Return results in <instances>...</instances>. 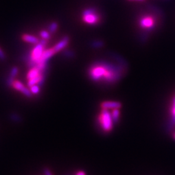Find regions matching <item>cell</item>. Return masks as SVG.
I'll return each instance as SVG.
<instances>
[{
	"label": "cell",
	"instance_id": "4fadbf2b",
	"mask_svg": "<svg viewBox=\"0 0 175 175\" xmlns=\"http://www.w3.org/2000/svg\"><path fill=\"white\" fill-rule=\"evenodd\" d=\"M119 114H120V112H119V108L113 109L112 111V113H111V115H112V117L113 121L114 122L116 123L117 121H118V119H119Z\"/></svg>",
	"mask_w": 175,
	"mask_h": 175
},
{
	"label": "cell",
	"instance_id": "277c9868",
	"mask_svg": "<svg viewBox=\"0 0 175 175\" xmlns=\"http://www.w3.org/2000/svg\"><path fill=\"white\" fill-rule=\"evenodd\" d=\"M83 20L88 24L93 25L96 24L99 21V16L93 9H89L84 11Z\"/></svg>",
	"mask_w": 175,
	"mask_h": 175
},
{
	"label": "cell",
	"instance_id": "ba28073f",
	"mask_svg": "<svg viewBox=\"0 0 175 175\" xmlns=\"http://www.w3.org/2000/svg\"><path fill=\"white\" fill-rule=\"evenodd\" d=\"M101 108L103 109H115V108H120L121 107V104L119 102H115V101H105L103 103H101Z\"/></svg>",
	"mask_w": 175,
	"mask_h": 175
},
{
	"label": "cell",
	"instance_id": "2e32d148",
	"mask_svg": "<svg viewBox=\"0 0 175 175\" xmlns=\"http://www.w3.org/2000/svg\"><path fill=\"white\" fill-rule=\"evenodd\" d=\"M34 94H37L40 92V88L38 86L34 85L31 87V90H30Z\"/></svg>",
	"mask_w": 175,
	"mask_h": 175
},
{
	"label": "cell",
	"instance_id": "52a82bcc",
	"mask_svg": "<svg viewBox=\"0 0 175 175\" xmlns=\"http://www.w3.org/2000/svg\"><path fill=\"white\" fill-rule=\"evenodd\" d=\"M56 53V52H55V50L54 49L53 47L45 50L44 52H43V54H42L41 58H40V60H39L38 64L36 65L46 64V61L49 59V58H50L52 56H53Z\"/></svg>",
	"mask_w": 175,
	"mask_h": 175
},
{
	"label": "cell",
	"instance_id": "5b68a950",
	"mask_svg": "<svg viewBox=\"0 0 175 175\" xmlns=\"http://www.w3.org/2000/svg\"><path fill=\"white\" fill-rule=\"evenodd\" d=\"M155 24V20L153 16H143L140 21V26L143 29H152Z\"/></svg>",
	"mask_w": 175,
	"mask_h": 175
},
{
	"label": "cell",
	"instance_id": "ffe728a7",
	"mask_svg": "<svg viewBox=\"0 0 175 175\" xmlns=\"http://www.w3.org/2000/svg\"><path fill=\"white\" fill-rule=\"evenodd\" d=\"M130 1H143V0H130Z\"/></svg>",
	"mask_w": 175,
	"mask_h": 175
},
{
	"label": "cell",
	"instance_id": "9c48e42d",
	"mask_svg": "<svg viewBox=\"0 0 175 175\" xmlns=\"http://www.w3.org/2000/svg\"><path fill=\"white\" fill-rule=\"evenodd\" d=\"M68 42H69V38L65 37L61 42H58L57 44H56L53 48L55 50V52L57 53L58 52H60V51L62 50V49H64L65 47H66L67 45L68 44Z\"/></svg>",
	"mask_w": 175,
	"mask_h": 175
},
{
	"label": "cell",
	"instance_id": "9a60e30c",
	"mask_svg": "<svg viewBox=\"0 0 175 175\" xmlns=\"http://www.w3.org/2000/svg\"><path fill=\"white\" fill-rule=\"evenodd\" d=\"M40 36L42 38V39L47 40L50 38V34L48 32H47L46 31H42L40 32Z\"/></svg>",
	"mask_w": 175,
	"mask_h": 175
},
{
	"label": "cell",
	"instance_id": "7a4b0ae2",
	"mask_svg": "<svg viewBox=\"0 0 175 175\" xmlns=\"http://www.w3.org/2000/svg\"><path fill=\"white\" fill-rule=\"evenodd\" d=\"M100 126L105 132H110L113 127V119L108 110L103 109L98 118Z\"/></svg>",
	"mask_w": 175,
	"mask_h": 175
},
{
	"label": "cell",
	"instance_id": "5bb4252c",
	"mask_svg": "<svg viewBox=\"0 0 175 175\" xmlns=\"http://www.w3.org/2000/svg\"><path fill=\"white\" fill-rule=\"evenodd\" d=\"M57 28H58V24L56 22H53L49 25V31L51 33H54L56 31Z\"/></svg>",
	"mask_w": 175,
	"mask_h": 175
},
{
	"label": "cell",
	"instance_id": "e0dca14e",
	"mask_svg": "<svg viewBox=\"0 0 175 175\" xmlns=\"http://www.w3.org/2000/svg\"><path fill=\"white\" fill-rule=\"evenodd\" d=\"M5 58V53H4L3 51L1 49H0V59L4 60Z\"/></svg>",
	"mask_w": 175,
	"mask_h": 175
},
{
	"label": "cell",
	"instance_id": "3957f363",
	"mask_svg": "<svg viewBox=\"0 0 175 175\" xmlns=\"http://www.w3.org/2000/svg\"><path fill=\"white\" fill-rule=\"evenodd\" d=\"M46 43V40L42 39L38 43H37V45L35 46L32 51L31 55V61L33 65L38 64L40 58L43 54V52H44V46Z\"/></svg>",
	"mask_w": 175,
	"mask_h": 175
},
{
	"label": "cell",
	"instance_id": "d6986e66",
	"mask_svg": "<svg viewBox=\"0 0 175 175\" xmlns=\"http://www.w3.org/2000/svg\"><path fill=\"white\" fill-rule=\"evenodd\" d=\"M76 175H86V174L83 171H79L76 174Z\"/></svg>",
	"mask_w": 175,
	"mask_h": 175
},
{
	"label": "cell",
	"instance_id": "6da1fadb",
	"mask_svg": "<svg viewBox=\"0 0 175 175\" xmlns=\"http://www.w3.org/2000/svg\"><path fill=\"white\" fill-rule=\"evenodd\" d=\"M90 77L93 81H104L112 83L117 81L120 75L119 72L111 65L97 64L93 65L90 70Z\"/></svg>",
	"mask_w": 175,
	"mask_h": 175
},
{
	"label": "cell",
	"instance_id": "ac0fdd59",
	"mask_svg": "<svg viewBox=\"0 0 175 175\" xmlns=\"http://www.w3.org/2000/svg\"><path fill=\"white\" fill-rule=\"evenodd\" d=\"M43 173H44L45 175H53L52 172H51L48 169H45L43 170Z\"/></svg>",
	"mask_w": 175,
	"mask_h": 175
},
{
	"label": "cell",
	"instance_id": "44dd1931",
	"mask_svg": "<svg viewBox=\"0 0 175 175\" xmlns=\"http://www.w3.org/2000/svg\"><path fill=\"white\" fill-rule=\"evenodd\" d=\"M174 139H175V134H174Z\"/></svg>",
	"mask_w": 175,
	"mask_h": 175
},
{
	"label": "cell",
	"instance_id": "8992f818",
	"mask_svg": "<svg viewBox=\"0 0 175 175\" xmlns=\"http://www.w3.org/2000/svg\"><path fill=\"white\" fill-rule=\"evenodd\" d=\"M12 86L15 88L16 90H18L21 92L22 93H24L25 96L27 97H31L32 96L31 92L30 90H29L27 88L18 81H14Z\"/></svg>",
	"mask_w": 175,
	"mask_h": 175
},
{
	"label": "cell",
	"instance_id": "7c38bea8",
	"mask_svg": "<svg viewBox=\"0 0 175 175\" xmlns=\"http://www.w3.org/2000/svg\"><path fill=\"white\" fill-rule=\"evenodd\" d=\"M18 73V68L17 67H14L12 68L11 71V74H10V77L8 79V84L9 86H12V84L14 83V78L15 77Z\"/></svg>",
	"mask_w": 175,
	"mask_h": 175
},
{
	"label": "cell",
	"instance_id": "8fae6325",
	"mask_svg": "<svg viewBox=\"0 0 175 175\" xmlns=\"http://www.w3.org/2000/svg\"><path fill=\"white\" fill-rule=\"evenodd\" d=\"M21 38H22V40H24L25 42L34 43V44H37V43H38L39 42H40V40H38V38H36V36H32V35H30V34H25L22 35Z\"/></svg>",
	"mask_w": 175,
	"mask_h": 175
},
{
	"label": "cell",
	"instance_id": "30bf717a",
	"mask_svg": "<svg viewBox=\"0 0 175 175\" xmlns=\"http://www.w3.org/2000/svg\"><path fill=\"white\" fill-rule=\"evenodd\" d=\"M41 71H42L37 66L34 67L33 68H32L30 71H29L28 74L27 75V79L30 80V79H32L33 78H35L36 77L42 74Z\"/></svg>",
	"mask_w": 175,
	"mask_h": 175
}]
</instances>
